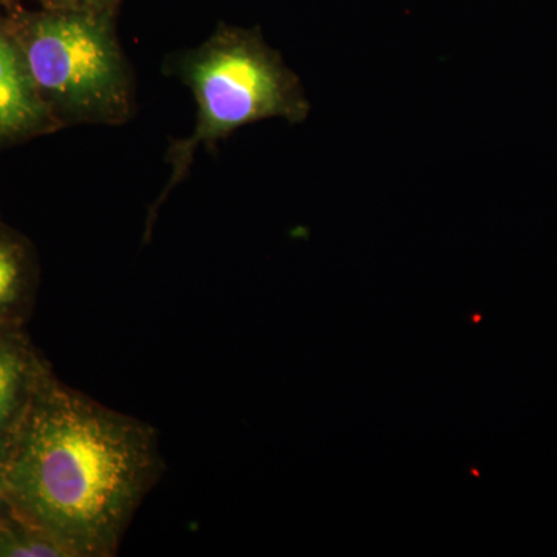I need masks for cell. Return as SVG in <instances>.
Wrapping results in <instances>:
<instances>
[{
	"mask_svg": "<svg viewBox=\"0 0 557 557\" xmlns=\"http://www.w3.org/2000/svg\"><path fill=\"white\" fill-rule=\"evenodd\" d=\"M38 265L30 242L0 222V325L27 324Z\"/></svg>",
	"mask_w": 557,
	"mask_h": 557,
	"instance_id": "cell-6",
	"label": "cell"
},
{
	"mask_svg": "<svg viewBox=\"0 0 557 557\" xmlns=\"http://www.w3.org/2000/svg\"><path fill=\"white\" fill-rule=\"evenodd\" d=\"M7 0H0V16H2L3 7H5Z\"/></svg>",
	"mask_w": 557,
	"mask_h": 557,
	"instance_id": "cell-10",
	"label": "cell"
},
{
	"mask_svg": "<svg viewBox=\"0 0 557 557\" xmlns=\"http://www.w3.org/2000/svg\"><path fill=\"white\" fill-rule=\"evenodd\" d=\"M0 557H72L40 528L11 515L0 522Z\"/></svg>",
	"mask_w": 557,
	"mask_h": 557,
	"instance_id": "cell-7",
	"label": "cell"
},
{
	"mask_svg": "<svg viewBox=\"0 0 557 557\" xmlns=\"http://www.w3.org/2000/svg\"><path fill=\"white\" fill-rule=\"evenodd\" d=\"M112 10H25L7 0L3 25L58 120L112 119L127 108V79Z\"/></svg>",
	"mask_w": 557,
	"mask_h": 557,
	"instance_id": "cell-2",
	"label": "cell"
},
{
	"mask_svg": "<svg viewBox=\"0 0 557 557\" xmlns=\"http://www.w3.org/2000/svg\"><path fill=\"white\" fill-rule=\"evenodd\" d=\"M10 434L0 435V522L13 515L7 486V460H9Z\"/></svg>",
	"mask_w": 557,
	"mask_h": 557,
	"instance_id": "cell-8",
	"label": "cell"
},
{
	"mask_svg": "<svg viewBox=\"0 0 557 557\" xmlns=\"http://www.w3.org/2000/svg\"><path fill=\"white\" fill-rule=\"evenodd\" d=\"M186 79L199 102L196 132L175 149L174 178H182L201 143L226 137L267 119L299 123L309 115L298 76L265 46L258 32L222 28L188 62Z\"/></svg>",
	"mask_w": 557,
	"mask_h": 557,
	"instance_id": "cell-3",
	"label": "cell"
},
{
	"mask_svg": "<svg viewBox=\"0 0 557 557\" xmlns=\"http://www.w3.org/2000/svg\"><path fill=\"white\" fill-rule=\"evenodd\" d=\"M40 5H42V9H49L51 0H38Z\"/></svg>",
	"mask_w": 557,
	"mask_h": 557,
	"instance_id": "cell-9",
	"label": "cell"
},
{
	"mask_svg": "<svg viewBox=\"0 0 557 557\" xmlns=\"http://www.w3.org/2000/svg\"><path fill=\"white\" fill-rule=\"evenodd\" d=\"M58 123L0 16V145L46 134Z\"/></svg>",
	"mask_w": 557,
	"mask_h": 557,
	"instance_id": "cell-4",
	"label": "cell"
},
{
	"mask_svg": "<svg viewBox=\"0 0 557 557\" xmlns=\"http://www.w3.org/2000/svg\"><path fill=\"white\" fill-rule=\"evenodd\" d=\"M163 469L145 421L42 380L10 432L7 486L13 515L72 557H112Z\"/></svg>",
	"mask_w": 557,
	"mask_h": 557,
	"instance_id": "cell-1",
	"label": "cell"
},
{
	"mask_svg": "<svg viewBox=\"0 0 557 557\" xmlns=\"http://www.w3.org/2000/svg\"><path fill=\"white\" fill-rule=\"evenodd\" d=\"M51 370L25 324L0 325V435L13 431Z\"/></svg>",
	"mask_w": 557,
	"mask_h": 557,
	"instance_id": "cell-5",
	"label": "cell"
}]
</instances>
